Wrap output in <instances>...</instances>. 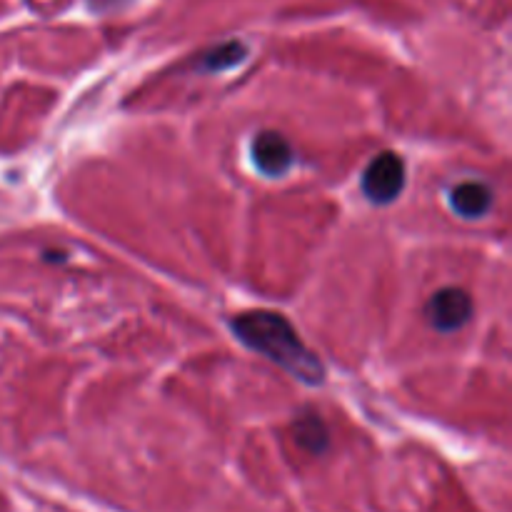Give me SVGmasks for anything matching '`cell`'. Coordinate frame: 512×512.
<instances>
[{"label":"cell","mask_w":512,"mask_h":512,"mask_svg":"<svg viewBox=\"0 0 512 512\" xmlns=\"http://www.w3.org/2000/svg\"><path fill=\"white\" fill-rule=\"evenodd\" d=\"M428 320L443 333H453L468 325L473 318V300L465 290L460 288H443L430 298L428 303Z\"/></svg>","instance_id":"cell-3"},{"label":"cell","mask_w":512,"mask_h":512,"mask_svg":"<svg viewBox=\"0 0 512 512\" xmlns=\"http://www.w3.org/2000/svg\"><path fill=\"white\" fill-rule=\"evenodd\" d=\"M245 58V48L240 43H228L223 45V48L213 50V53L205 58V68L208 70H223V68H230V65L240 63V60Z\"/></svg>","instance_id":"cell-7"},{"label":"cell","mask_w":512,"mask_h":512,"mask_svg":"<svg viewBox=\"0 0 512 512\" xmlns=\"http://www.w3.org/2000/svg\"><path fill=\"white\" fill-rule=\"evenodd\" d=\"M233 330L248 348L265 355L308 385L323 383V365L313 350L300 340L293 325L278 313L253 310L233 320Z\"/></svg>","instance_id":"cell-1"},{"label":"cell","mask_w":512,"mask_h":512,"mask_svg":"<svg viewBox=\"0 0 512 512\" xmlns=\"http://www.w3.org/2000/svg\"><path fill=\"white\" fill-rule=\"evenodd\" d=\"M295 440L310 453H323L328 448V430L318 415H303L295 420Z\"/></svg>","instance_id":"cell-6"},{"label":"cell","mask_w":512,"mask_h":512,"mask_svg":"<svg viewBox=\"0 0 512 512\" xmlns=\"http://www.w3.org/2000/svg\"><path fill=\"white\" fill-rule=\"evenodd\" d=\"M450 205L463 218H480L493 205V193L483 183H463L450 193Z\"/></svg>","instance_id":"cell-5"},{"label":"cell","mask_w":512,"mask_h":512,"mask_svg":"<svg viewBox=\"0 0 512 512\" xmlns=\"http://www.w3.org/2000/svg\"><path fill=\"white\" fill-rule=\"evenodd\" d=\"M253 160L268 178H283L293 165V150L280 133H260L253 143Z\"/></svg>","instance_id":"cell-4"},{"label":"cell","mask_w":512,"mask_h":512,"mask_svg":"<svg viewBox=\"0 0 512 512\" xmlns=\"http://www.w3.org/2000/svg\"><path fill=\"white\" fill-rule=\"evenodd\" d=\"M405 185V163L395 153H380L363 173V190L373 203H393Z\"/></svg>","instance_id":"cell-2"}]
</instances>
